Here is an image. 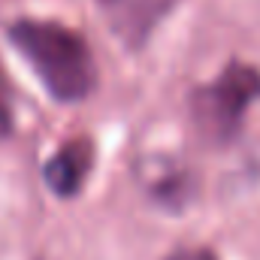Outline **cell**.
Here are the masks:
<instances>
[{
  "label": "cell",
  "mask_w": 260,
  "mask_h": 260,
  "mask_svg": "<svg viewBox=\"0 0 260 260\" xmlns=\"http://www.w3.org/2000/svg\"><path fill=\"white\" fill-rule=\"evenodd\" d=\"M9 43L27 58L46 91L61 103L85 100L97 85V64L88 43L58 21L18 18L6 27Z\"/></svg>",
  "instance_id": "6da1fadb"
},
{
  "label": "cell",
  "mask_w": 260,
  "mask_h": 260,
  "mask_svg": "<svg viewBox=\"0 0 260 260\" xmlns=\"http://www.w3.org/2000/svg\"><path fill=\"white\" fill-rule=\"evenodd\" d=\"M260 97V73L248 64H227V70L206 88H200L191 100L197 130L212 139V142H227L233 139L245 115L248 106Z\"/></svg>",
  "instance_id": "7a4b0ae2"
},
{
  "label": "cell",
  "mask_w": 260,
  "mask_h": 260,
  "mask_svg": "<svg viewBox=\"0 0 260 260\" xmlns=\"http://www.w3.org/2000/svg\"><path fill=\"white\" fill-rule=\"evenodd\" d=\"M176 3L179 0H97L103 21L127 49H142Z\"/></svg>",
  "instance_id": "3957f363"
},
{
  "label": "cell",
  "mask_w": 260,
  "mask_h": 260,
  "mask_svg": "<svg viewBox=\"0 0 260 260\" xmlns=\"http://www.w3.org/2000/svg\"><path fill=\"white\" fill-rule=\"evenodd\" d=\"M91 167H94V145H91V139L79 136V139H70L67 145H61L52 154L43 176H46V185L55 194L70 200V197H76L82 191Z\"/></svg>",
  "instance_id": "277c9868"
},
{
  "label": "cell",
  "mask_w": 260,
  "mask_h": 260,
  "mask_svg": "<svg viewBox=\"0 0 260 260\" xmlns=\"http://www.w3.org/2000/svg\"><path fill=\"white\" fill-rule=\"evenodd\" d=\"M167 260H218V257L206 248H182V251H173Z\"/></svg>",
  "instance_id": "5b68a950"
},
{
  "label": "cell",
  "mask_w": 260,
  "mask_h": 260,
  "mask_svg": "<svg viewBox=\"0 0 260 260\" xmlns=\"http://www.w3.org/2000/svg\"><path fill=\"white\" fill-rule=\"evenodd\" d=\"M9 133H12V109H9L6 94H3V88H0V139L9 136Z\"/></svg>",
  "instance_id": "8992f818"
}]
</instances>
